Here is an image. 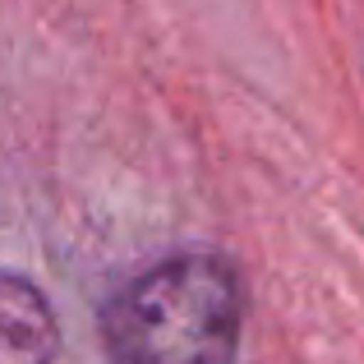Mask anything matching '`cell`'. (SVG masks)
Returning <instances> with one entry per match:
<instances>
[{"label": "cell", "mask_w": 364, "mask_h": 364, "mask_svg": "<svg viewBox=\"0 0 364 364\" xmlns=\"http://www.w3.org/2000/svg\"><path fill=\"white\" fill-rule=\"evenodd\" d=\"M245 337V282L231 258L194 249L152 263L102 309L116 364H235Z\"/></svg>", "instance_id": "obj_1"}, {"label": "cell", "mask_w": 364, "mask_h": 364, "mask_svg": "<svg viewBox=\"0 0 364 364\" xmlns=\"http://www.w3.org/2000/svg\"><path fill=\"white\" fill-rule=\"evenodd\" d=\"M60 323L28 277L0 267V364H55Z\"/></svg>", "instance_id": "obj_2"}]
</instances>
